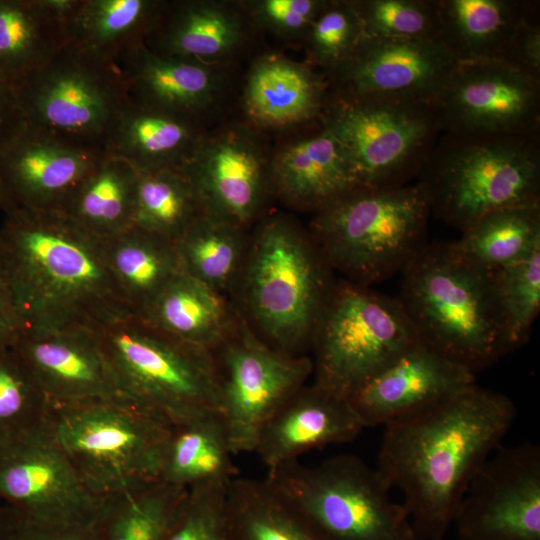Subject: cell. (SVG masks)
Segmentation results:
<instances>
[{"mask_svg": "<svg viewBox=\"0 0 540 540\" xmlns=\"http://www.w3.org/2000/svg\"><path fill=\"white\" fill-rule=\"evenodd\" d=\"M463 231L492 212L540 205V137L441 133L416 182Z\"/></svg>", "mask_w": 540, "mask_h": 540, "instance_id": "5", "label": "cell"}, {"mask_svg": "<svg viewBox=\"0 0 540 540\" xmlns=\"http://www.w3.org/2000/svg\"><path fill=\"white\" fill-rule=\"evenodd\" d=\"M233 456L220 413H205L170 425L162 448L159 479L188 490L228 484L238 474Z\"/></svg>", "mask_w": 540, "mask_h": 540, "instance_id": "31", "label": "cell"}, {"mask_svg": "<svg viewBox=\"0 0 540 540\" xmlns=\"http://www.w3.org/2000/svg\"><path fill=\"white\" fill-rule=\"evenodd\" d=\"M122 389L168 425L220 413L213 353L179 342L128 314L93 330Z\"/></svg>", "mask_w": 540, "mask_h": 540, "instance_id": "7", "label": "cell"}, {"mask_svg": "<svg viewBox=\"0 0 540 540\" xmlns=\"http://www.w3.org/2000/svg\"><path fill=\"white\" fill-rule=\"evenodd\" d=\"M26 121L16 93L0 81V152L25 128Z\"/></svg>", "mask_w": 540, "mask_h": 540, "instance_id": "47", "label": "cell"}, {"mask_svg": "<svg viewBox=\"0 0 540 540\" xmlns=\"http://www.w3.org/2000/svg\"><path fill=\"white\" fill-rule=\"evenodd\" d=\"M188 493L155 479L104 498L94 523L96 540H166Z\"/></svg>", "mask_w": 540, "mask_h": 540, "instance_id": "34", "label": "cell"}, {"mask_svg": "<svg viewBox=\"0 0 540 540\" xmlns=\"http://www.w3.org/2000/svg\"><path fill=\"white\" fill-rule=\"evenodd\" d=\"M228 484H209L190 489L186 503L166 540H228Z\"/></svg>", "mask_w": 540, "mask_h": 540, "instance_id": "44", "label": "cell"}, {"mask_svg": "<svg viewBox=\"0 0 540 540\" xmlns=\"http://www.w3.org/2000/svg\"><path fill=\"white\" fill-rule=\"evenodd\" d=\"M450 242L470 263L495 272L540 244V205L501 209L482 217Z\"/></svg>", "mask_w": 540, "mask_h": 540, "instance_id": "38", "label": "cell"}, {"mask_svg": "<svg viewBox=\"0 0 540 540\" xmlns=\"http://www.w3.org/2000/svg\"><path fill=\"white\" fill-rule=\"evenodd\" d=\"M245 36L246 21L230 4L167 1L144 43L160 55L218 66L238 51Z\"/></svg>", "mask_w": 540, "mask_h": 540, "instance_id": "25", "label": "cell"}, {"mask_svg": "<svg viewBox=\"0 0 540 540\" xmlns=\"http://www.w3.org/2000/svg\"><path fill=\"white\" fill-rule=\"evenodd\" d=\"M364 428L347 399L304 385L266 422L254 452L269 470L313 449L350 442Z\"/></svg>", "mask_w": 540, "mask_h": 540, "instance_id": "23", "label": "cell"}, {"mask_svg": "<svg viewBox=\"0 0 540 540\" xmlns=\"http://www.w3.org/2000/svg\"><path fill=\"white\" fill-rule=\"evenodd\" d=\"M266 480L325 540H417L402 504L376 468L353 454L313 466L298 460L268 470Z\"/></svg>", "mask_w": 540, "mask_h": 540, "instance_id": "8", "label": "cell"}, {"mask_svg": "<svg viewBox=\"0 0 540 540\" xmlns=\"http://www.w3.org/2000/svg\"><path fill=\"white\" fill-rule=\"evenodd\" d=\"M417 342L397 298L348 280L334 283L312 340L313 384L348 400Z\"/></svg>", "mask_w": 540, "mask_h": 540, "instance_id": "9", "label": "cell"}, {"mask_svg": "<svg viewBox=\"0 0 540 540\" xmlns=\"http://www.w3.org/2000/svg\"><path fill=\"white\" fill-rule=\"evenodd\" d=\"M15 540H96L91 525H38L22 523Z\"/></svg>", "mask_w": 540, "mask_h": 540, "instance_id": "48", "label": "cell"}, {"mask_svg": "<svg viewBox=\"0 0 540 540\" xmlns=\"http://www.w3.org/2000/svg\"><path fill=\"white\" fill-rule=\"evenodd\" d=\"M15 93L27 125L104 152L128 103L115 63L66 46Z\"/></svg>", "mask_w": 540, "mask_h": 540, "instance_id": "11", "label": "cell"}, {"mask_svg": "<svg viewBox=\"0 0 540 540\" xmlns=\"http://www.w3.org/2000/svg\"><path fill=\"white\" fill-rule=\"evenodd\" d=\"M433 104L441 133L540 137V80L500 60L458 62Z\"/></svg>", "mask_w": 540, "mask_h": 540, "instance_id": "15", "label": "cell"}, {"mask_svg": "<svg viewBox=\"0 0 540 540\" xmlns=\"http://www.w3.org/2000/svg\"><path fill=\"white\" fill-rule=\"evenodd\" d=\"M493 274L512 351L528 340L540 311V244Z\"/></svg>", "mask_w": 540, "mask_h": 540, "instance_id": "41", "label": "cell"}, {"mask_svg": "<svg viewBox=\"0 0 540 540\" xmlns=\"http://www.w3.org/2000/svg\"><path fill=\"white\" fill-rule=\"evenodd\" d=\"M0 501L24 523L91 525L103 499L86 486L48 419L0 443Z\"/></svg>", "mask_w": 540, "mask_h": 540, "instance_id": "14", "label": "cell"}, {"mask_svg": "<svg viewBox=\"0 0 540 540\" xmlns=\"http://www.w3.org/2000/svg\"><path fill=\"white\" fill-rule=\"evenodd\" d=\"M364 35L408 40L440 39L436 0H350Z\"/></svg>", "mask_w": 540, "mask_h": 540, "instance_id": "42", "label": "cell"}, {"mask_svg": "<svg viewBox=\"0 0 540 540\" xmlns=\"http://www.w3.org/2000/svg\"><path fill=\"white\" fill-rule=\"evenodd\" d=\"M13 347L50 405L134 403L122 389L93 330H23Z\"/></svg>", "mask_w": 540, "mask_h": 540, "instance_id": "20", "label": "cell"}, {"mask_svg": "<svg viewBox=\"0 0 540 540\" xmlns=\"http://www.w3.org/2000/svg\"><path fill=\"white\" fill-rule=\"evenodd\" d=\"M101 241L111 278L134 315L141 316L181 271L174 242L135 227Z\"/></svg>", "mask_w": 540, "mask_h": 540, "instance_id": "33", "label": "cell"}, {"mask_svg": "<svg viewBox=\"0 0 540 540\" xmlns=\"http://www.w3.org/2000/svg\"><path fill=\"white\" fill-rule=\"evenodd\" d=\"M23 331V325L13 301L0 285V351L12 347Z\"/></svg>", "mask_w": 540, "mask_h": 540, "instance_id": "49", "label": "cell"}, {"mask_svg": "<svg viewBox=\"0 0 540 540\" xmlns=\"http://www.w3.org/2000/svg\"><path fill=\"white\" fill-rule=\"evenodd\" d=\"M50 403L32 371L15 350L0 351V443L44 423Z\"/></svg>", "mask_w": 540, "mask_h": 540, "instance_id": "40", "label": "cell"}, {"mask_svg": "<svg viewBox=\"0 0 540 540\" xmlns=\"http://www.w3.org/2000/svg\"><path fill=\"white\" fill-rule=\"evenodd\" d=\"M54 434L96 496L159 479L170 425L130 402L50 405Z\"/></svg>", "mask_w": 540, "mask_h": 540, "instance_id": "10", "label": "cell"}, {"mask_svg": "<svg viewBox=\"0 0 540 540\" xmlns=\"http://www.w3.org/2000/svg\"><path fill=\"white\" fill-rule=\"evenodd\" d=\"M245 230L202 212L175 242L181 271L223 293L240 276L249 243Z\"/></svg>", "mask_w": 540, "mask_h": 540, "instance_id": "37", "label": "cell"}, {"mask_svg": "<svg viewBox=\"0 0 540 540\" xmlns=\"http://www.w3.org/2000/svg\"><path fill=\"white\" fill-rule=\"evenodd\" d=\"M2 208H3V203H2V201L0 199V211L2 210Z\"/></svg>", "mask_w": 540, "mask_h": 540, "instance_id": "52", "label": "cell"}, {"mask_svg": "<svg viewBox=\"0 0 540 540\" xmlns=\"http://www.w3.org/2000/svg\"><path fill=\"white\" fill-rule=\"evenodd\" d=\"M66 45L50 0H0V81L16 91Z\"/></svg>", "mask_w": 540, "mask_h": 540, "instance_id": "30", "label": "cell"}, {"mask_svg": "<svg viewBox=\"0 0 540 540\" xmlns=\"http://www.w3.org/2000/svg\"><path fill=\"white\" fill-rule=\"evenodd\" d=\"M226 528L228 540H325L266 478L231 480Z\"/></svg>", "mask_w": 540, "mask_h": 540, "instance_id": "35", "label": "cell"}, {"mask_svg": "<svg viewBox=\"0 0 540 540\" xmlns=\"http://www.w3.org/2000/svg\"><path fill=\"white\" fill-rule=\"evenodd\" d=\"M203 134L200 121L128 100L105 152L136 170L182 168Z\"/></svg>", "mask_w": 540, "mask_h": 540, "instance_id": "27", "label": "cell"}, {"mask_svg": "<svg viewBox=\"0 0 540 540\" xmlns=\"http://www.w3.org/2000/svg\"><path fill=\"white\" fill-rule=\"evenodd\" d=\"M104 151L71 145L26 124L0 152L2 212H63Z\"/></svg>", "mask_w": 540, "mask_h": 540, "instance_id": "19", "label": "cell"}, {"mask_svg": "<svg viewBox=\"0 0 540 540\" xmlns=\"http://www.w3.org/2000/svg\"><path fill=\"white\" fill-rule=\"evenodd\" d=\"M310 234L283 216L263 220L240 273L247 313L270 347L304 355L334 283Z\"/></svg>", "mask_w": 540, "mask_h": 540, "instance_id": "4", "label": "cell"}, {"mask_svg": "<svg viewBox=\"0 0 540 540\" xmlns=\"http://www.w3.org/2000/svg\"><path fill=\"white\" fill-rule=\"evenodd\" d=\"M452 525L460 540H540V447L499 446L470 481Z\"/></svg>", "mask_w": 540, "mask_h": 540, "instance_id": "16", "label": "cell"}, {"mask_svg": "<svg viewBox=\"0 0 540 540\" xmlns=\"http://www.w3.org/2000/svg\"><path fill=\"white\" fill-rule=\"evenodd\" d=\"M270 164L254 133L234 126L204 132L182 170L204 213L246 229L271 188Z\"/></svg>", "mask_w": 540, "mask_h": 540, "instance_id": "18", "label": "cell"}, {"mask_svg": "<svg viewBox=\"0 0 540 540\" xmlns=\"http://www.w3.org/2000/svg\"><path fill=\"white\" fill-rule=\"evenodd\" d=\"M319 122L346 150L360 188L410 184L441 135L434 104L424 102L329 95Z\"/></svg>", "mask_w": 540, "mask_h": 540, "instance_id": "12", "label": "cell"}, {"mask_svg": "<svg viewBox=\"0 0 540 540\" xmlns=\"http://www.w3.org/2000/svg\"><path fill=\"white\" fill-rule=\"evenodd\" d=\"M167 1L77 0L64 20L66 47L115 63L131 44L144 40Z\"/></svg>", "mask_w": 540, "mask_h": 540, "instance_id": "32", "label": "cell"}, {"mask_svg": "<svg viewBox=\"0 0 540 540\" xmlns=\"http://www.w3.org/2000/svg\"><path fill=\"white\" fill-rule=\"evenodd\" d=\"M499 60L540 80L539 8L532 11L519 24Z\"/></svg>", "mask_w": 540, "mask_h": 540, "instance_id": "46", "label": "cell"}, {"mask_svg": "<svg viewBox=\"0 0 540 540\" xmlns=\"http://www.w3.org/2000/svg\"><path fill=\"white\" fill-rule=\"evenodd\" d=\"M457 63L440 39L364 36L326 81L336 98L434 103Z\"/></svg>", "mask_w": 540, "mask_h": 540, "instance_id": "17", "label": "cell"}, {"mask_svg": "<svg viewBox=\"0 0 540 540\" xmlns=\"http://www.w3.org/2000/svg\"><path fill=\"white\" fill-rule=\"evenodd\" d=\"M328 99V84L323 77L310 66L279 55L255 61L244 89L247 114L264 128L319 121Z\"/></svg>", "mask_w": 540, "mask_h": 540, "instance_id": "26", "label": "cell"}, {"mask_svg": "<svg viewBox=\"0 0 540 540\" xmlns=\"http://www.w3.org/2000/svg\"><path fill=\"white\" fill-rule=\"evenodd\" d=\"M516 417L505 394L476 383L384 425L376 469L398 488L417 540H443L470 481Z\"/></svg>", "mask_w": 540, "mask_h": 540, "instance_id": "1", "label": "cell"}, {"mask_svg": "<svg viewBox=\"0 0 540 540\" xmlns=\"http://www.w3.org/2000/svg\"><path fill=\"white\" fill-rule=\"evenodd\" d=\"M2 279H3V244H2L1 234H0V285H2Z\"/></svg>", "mask_w": 540, "mask_h": 540, "instance_id": "51", "label": "cell"}, {"mask_svg": "<svg viewBox=\"0 0 540 540\" xmlns=\"http://www.w3.org/2000/svg\"><path fill=\"white\" fill-rule=\"evenodd\" d=\"M2 213V285L23 330H96L132 314L111 278L100 239L64 212Z\"/></svg>", "mask_w": 540, "mask_h": 540, "instance_id": "2", "label": "cell"}, {"mask_svg": "<svg viewBox=\"0 0 540 540\" xmlns=\"http://www.w3.org/2000/svg\"><path fill=\"white\" fill-rule=\"evenodd\" d=\"M439 37L457 62L499 60L539 1L436 0Z\"/></svg>", "mask_w": 540, "mask_h": 540, "instance_id": "29", "label": "cell"}, {"mask_svg": "<svg viewBox=\"0 0 540 540\" xmlns=\"http://www.w3.org/2000/svg\"><path fill=\"white\" fill-rule=\"evenodd\" d=\"M327 0H258L248 14L260 27L285 39L305 40Z\"/></svg>", "mask_w": 540, "mask_h": 540, "instance_id": "45", "label": "cell"}, {"mask_svg": "<svg viewBox=\"0 0 540 540\" xmlns=\"http://www.w3.org/2000/svg\"><path fill=\"white\" fill-rule=\"evenodd\" d=\"M475 373L417 342L348 399L364 427L385 425L475 384Z\"/></svg>", "mask_w": 540, "mask_h": 540, "instance_id": "21", "label": "cell"}, {"mask_svg": "<svg viewBox=\"0 0 540 540\" xmlns=\"http://www.w3.org/2000/svg\"><path fill=\"white\" fill-rule=\"evenodd\" d=\"M115 64L128 100L200 122L222 88L217 65L157 54L144 40L124 49Z\"/></svg>", "mask_w": 540, "mask_h": 540, "instance_id": "22", "label": "cell"}, {"mask_svg": "<svg viewBox=\"0 0 540 540\" xmlns=\"http://www.w3.org/2000/svg\"><path fill=\"white\" fill-rule=\"evenodd\" d=\"M136 179L132 165L105 152L63 212L100 240L119 235L132 227Z\"/></svg>", "mask_w": 540, "mask_h": 540, "instance_id": "36", "label": "cell"}, {"mask_svg": "<svg viewBox=\"0 0 540 540\" xmlns=\"http://www.w3.org/2000/svg\"><path fill=\"white\" fill-rule=\"evenodd\" d=\"M364 36L350 0H327L304 40L309 61L329 73L352 54Z\"/></svg>", "mask_w": 540, "mask_h": 540, "instance_id": "43", "label": "cell"}, {"mask_svg": "<svg viewBox=\"0 0 540 540\" xmlns=\"http://www.w3.org/2000/svg\"><path fill=\"white\" fill-rule=\"evenodd\" d=\"M270 183L284 201L315 212L360 188L346 150L320 122L271 159Z\"/></svg>", "mask_w": 540, "mask_h": 540, "instance_id": "24", "label": "cell"}, {"mask_svg": "<svg viewBox=\"0 0 540 540\" xmlns=\"http://www.w3.org/2000/svg\"><path fill=\"white\" fill-rule=\"evenodd\" d=\"M430 213L417 183L359 188L317 211L309 234L331 269L371 287L425 246Z\"/></svg>", "mask_w": 540, "mask_h": 540, "instance_id": "6", "label": "cell"}, {"mask_svg": "<svg viewBox=\"0 0 540 540\" xmlns=\"http://www.w3.org/2000/svg\"><path fill=\"white\" fill-rule=\"evenodd\" d=\"M139 317L161 333L211 353L235 329L222 293L182 271Z\"/></svg>", "mask_w": 540, "mask_h": 540, "instance_id": "28", "label": "cell"}, {"mask_svg": "<svg viewBox=\"0 0 540 540\" xmlns=\"http://www.w3.org/2000/svg\"><path fill=\"white\" fill-rule=\"evenodd\" d=\"M220 381V416L234 455L254 452L270 417L313 373L312 359L266 344L248 327H235L213 352Z\"/></svg>", "mask_w": 540, "mask_h": 540, "instance_id": "13", "label": "cell"}, {"mask_svg": "<svg viewBox=\"0 0 540 540\" xmlns=\"http://www.w3.org/2000/svg\"><path fill=\"white\" fill-rule=\"evenodd\" d=\"M22 523L21 517L0 501V540H15Z\"/></svg>", "mask_w": 540, "mask_h": 540, "instance_id": "50", "label": "cell"}, {"mask_svg": "<svg viewBox=\"0 0 540 540\" xmlns=\"http://www.w3.org/2000/svg\"><path fill=\"white\" fill-rule=\"evenodd\" d=\"M132 227L176 242L203 212L182 168L136 170Z\"/></svg>", "mask_w": 540, "mask_h": 540, "instance_id": "39", "label": "cell"}, {"mask_svg": "<svg viewBox=\"0 0 540 540\" xmlns=\"http://www.w3.org/2000/svg\"><path fill=\"white\" fill-rule=\"evenodd\" d=\"M401 274L397 299L419 342L473 373L511 352L493 272L426 243Z\"/></svg>", "mask_w": 540, "mask_h": 540, "instance_id": "3", "label": "cell"}]
</instances>
